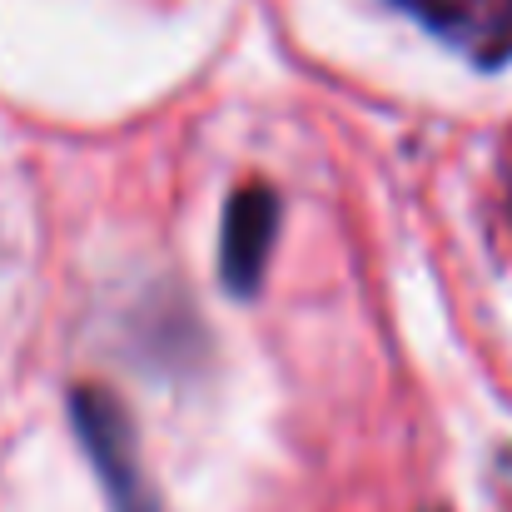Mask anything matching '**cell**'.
<instances>
[{"mask_svg":"<svg viewBox=\"0 0 512 512\" xmlns=\"http://www.w3.org/2000/svg\"><path fill=\"white\" fill-rule=\"evenodd\" d=\"M279 229V194L269 184H244L224 204V234H219V274L224 289L249 299L264 279L269 249Z\"/></svg>","mask_w":512,"mask_h":512,"instance_id":"cell-2","label":"cell"},{"mask_svg":"<svg viewBox=\"0 0 512 512\" xmlns=\"http://www.w3.org/2000/svg\"><path fill=\"white\" fill-rule=\"evenodd\" d=\"M70 418H75L80 443H85V453H90V463H95V473L105 483L110 508L115 512H165L160 498H155V488H150V478H145V468H140L135 428H130V418H125V408H120L115 393L90 388V383L75 388L70 393Z\"/></svg>","mask_w":512,"mask_h":512,"instance_id":"cell-1","label":"cell"}]
</instances>
